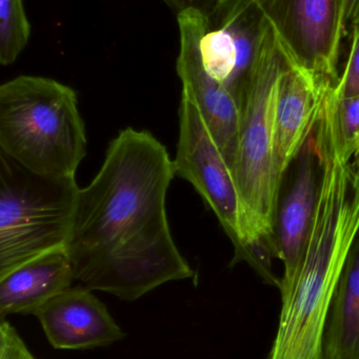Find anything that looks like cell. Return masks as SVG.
Returning <instances> with one entry per match:
<instances>
[{
  "instance_id": "6da1fadb",
  "label": "cell",
  "mask_w": 359,
  "mask_h": 359,
  "mask_svg": "<svg viewBox=\"0 0 359 359\" xmlns=\"http://www.w3.org/2000/svg\"><path fill=\"white\" fill-rule=\"evenodd\" d=\"M174 177L166 147L149 132L128 128L111 141L98 174L78 194L65 246L75 280L134 302L193 278L167 217Z\"/></svg>"
},
{
  "instance_id": "7a4b0ae2",
  "label": "cell",
  "mask_w": 359,
  "mask_h": 359,
  "mask_svg": "<svg viewBox=\"0 0 359 359\" xmlns=\"http://www.w3.org/2000/svg\"><path fill=\"white\" fill-rule=\"evenodd\" d=\"M289 55L272 25L265 29L240 99V133L231 170L242 200L248 244L242 259L254 267L257 251L275 234L282 178L275 160V116Z\"/></svg>"
},
{
  "instance_id": "3957f363",
  "label": "cell",
  "mask_w": 359,
  "mask_h": 359,
  "mask_svg": "<svg viewBox=\"0 0 359 359\" xmlns=\"http://www.w3.org/2000/svg\"><path fill=\"white\" fill-rule=\"evenodd\" d=\"M359 234V205L335 194L316 201L292 285L282 294L278 334L268 359H322L329 310Z\"/></svg>"
},
{
  "instance_id": "277c9868",
  "label": "cell",
  "mask_w": 359,
  "mask_h": 359,
  "mask_svg": "<svg viewBox=\"0 0 359 359\" xmlns=\"http://www.w3.org/2000/svg\"><path fill=\"white\" fill-rule=\"evenodd\" d=\"M86 144L73 88L29 75L0 86V151L37 174L75 178Z\"/></svg>"
},
{
  "instance_id": "5b68a950",
  "label": "cell",
  "mask_w": 359,
  "mask_h": 359,
  "mask_svg": "<svg viewBox=\"0 0 359 359\" xmlns=\"http://www.w3.org/2000/svg\"><path fill=\"white\" fill-rule=\"evenodd\" d=\"M79 190L75 178L37 174L0 151V276L65 248Z\"/></svg>"
},
{
  "instance_id": "8992f818",
  "label": "cell",
  "mask_w": 359,
  "mask_h": 359,
  "mask_svg": "<svg viewBox=\"0 0 359 359\" xmlns=\"http://www.w3.org/2000/svg\"><path fill=\"white\" fill-rule=\"evenodd\" d=\"M175 176L189 182L206 201L242 261L248 244L246 219L231 168L193 102L181 95Z\"/></svg>"
},
{
  "instance_id": "52a82bcc",
  "label": "cell",
  "mask_w": 359,
  "mask_h": 359,
  "mask_svg": "<svg viewBox=\"0 0 359 359\" xmlns=\"http://www.w3.org/2000/svg\"><path fill=\"white\" fill-rule=\"evenodd\" d=\"M287 54L303 69L337 84L347 29L345 0H255Z\"/></svg>"
},
{
  "instance_id": "ba28073f",
  "label": "cell",
  "mask_w": 359,
  "mask_h": 359,
  "mask_svg": "<svg viewBox=\"0 0 359 359\" xmlns=\"http://www.w3.org/2000/svg\"><path fill=\"white\" fill-rule=\"evenodd\" d=\"M265 25L255 0H219L204 15L200 41L202 65L240 105Z\"/></svg>"
},
{
  "instance_id": "9c48e42d",
  "label": "cell",
  "mask_w": 359,
  "mask_h": 359,
  "mask_svg": "<svg viewBox=\"0 0 359 359\" xmlns=\"http://www.w3.org/2000/svg\"><path fill=\"white\" fill-rule=\"evenodd\" d=\"M204 18V15L196 11L177 15L181 50L176 71L183 83L181 95L197 107L231 168L240 133L242 109L231 92L213 79L202 65L200 41Z\"/></svg>"
},
{
  "instance_id": "30bf717a",
  "label": "cell",
  "mask_w": 359,
  "mask_h": 359,
  "mask_svg": "<svg viewBox=\"0 0 359 359\" xmlns=\"http://www.w3.org/2000/svg\"><path fill=\"white\" fill-rule=\"evenodd\" d=\"M34 316L54 349L107 347L126 337L107 306L84 286L70 287L46 302Z\"/></svg>"
},
{
  "instance_id": "8fae6325",
  "label": "cell",
  "mask_w": 359,
  "mask_h": 359,
  "mask_svg": "<svg viewBox=\"0 0 359 359\" xmlns=\"http://www.w3.org/2000/svg\"><path fill=\"white\" fill-rule=\"evenodd\" d=\"M333 84L289 59L280 79L275 116L276 166L282 178L313 134L327 90Z\"/></svg>"
},
{
  "instance_id": "7c38bea8",
  "label": "cell",
  "mask_w": 359,
  "mask_h": 359,
  "mask_svg": "<svg viewBox=\"0 0 359 359\" xmlns=\"http://www.w3.org/2000/svg\"><path fill=\"white\" fill-rule=\"evenodd\" d=\"M294 181L278 206L274 245L275 257L284 264L280 293L292 285L313 221L318 191V161L313 134L299 156Z\"/></svg>"
},
{
  "instance_id": "4fadbf2b",
  "label": "cell",
  "mask_w": 359,
  "mask_h": 359,
  "mask_svg": "<svg viewBox=\"0 0 359 359\" xmlns=\"http://www.w3.org/2000/svg\"><path fill=\"white\" fill-rule=\"evenodd\" d=\"M75 280L65 248L34 257L0 276V316H34Z\"/></svg>"
},
{
  "instance_id": "5bb4252c",
  "label": "cell",
  "mask_w": 359,
  "mask_h": 359,
  "mask_svg": "<svg viewBox=\"0 0 359 359\" xmlns=\"http://www.w3.org/2000/svg\"><path fill=\"white\" fill-rule=\"evenodd\" d=\"M322 359H359V234L333 295Z\"/></svg>"
},
{
  "instance_id": "9a60e30c",
  "label": "cell",
  "mask_w": 359,
  "mask_h": 359,
  "mask_svg": "<svg viewBox=\"0 0 359 359\" xmlns=\"http://www.w3.org/2000/svg\"><path fill=\"white\" fill-rule=\"evenodd\" d=\"M31 36L23 0H0V63L13 65Z\"/></svg>"
},
{
  "instance_id": "2e32d148",
  "label": "cell",
  "mask_w": 359,
  "mask_h": 359,
  "mask_svg": "<svg viewBox=\"0 0 359 359\" xmlns=\"http://www.w3.org/2000/svg\"><path fill=\"white\" fill-rule=\"evenodd\" d=\"M339 135L344 156L359 170V96L337 97Z\"/></svg>"
},
{
  "instance_id": "e0dca14e",
  "label": "cell",
  "mask_w": 359,
  "mask_h": 359,
  "mask_svg": "<svg viewBox=\"0 0 359 359\" xmlns=\"http://www.w3.org/2000/svg\"><path fill=\"white\" fill-rule=\"evenodd\" d=\"M334 92L339 99L359 96V29H351L345 67Z\"/></svg>"
},
{
  "instance_id": "ac0fdd59",
  "label": "cell",
  "mask_w": 359,
  "mask_h": 359,
  "mask_svg": "<svg viewBox=\"0 0 359 359\" xmlns=\"http://www.w3.org/2000/svg\"><path fill=\"white\" fill-rule=\"evenodd\" d=\"M0 359H36L6 318L0 323Z\"/></svg>"
},
{
  "instance_id": "d6986e66",
  "label": "cell",
  "mask_w": 359,
  "mask_h": 359,
  "mask_svg": "<svg viewBox=\"0 0 359 359\" xmlns=\"http://www.w3.org/2000/svg\"><path fill=\"white\" fill-rule=\"evenodd\" d=\"M177 15L187 11H196L207 15L219 0H162Z\"/></svg>"
},
{
  "instance_id": "ffe728a7",
  "label": "cell",
  "mask_w": 359,
  "mask_h": 359,
  "mask_svg": "<svg viewBox=\"0 0 359 359\" xmlns=\"http://www.w3.org/2000/svg\"><path fill=\"white\" fill-rule=\"evenodd\" d=\"M345 17L347 27L359 29V0H345Z\"/></svg>"
}]
</instances>
